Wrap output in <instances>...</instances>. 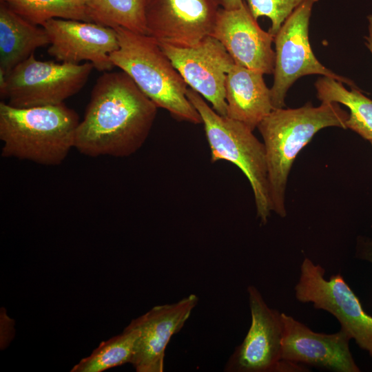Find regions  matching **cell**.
Returning a JSON list of instances; mask_svg holds the SVG:
<instances>
[{"label":"cell","instance_id":"6da1fadb","mask_svg":"<svg viewBox=\"0 0 372 372\" xmlns=\"http://www.w3.org/2000/svg\"><path fill=\"white\" fill-rule=\"evenodd\" d=\"M157 108L125 72H105L92 88L74 147L94 157L130 156L145 142Z\"/></svg>","mask_w":372,"mask_h":372},{"label":"cell","instance_id":"7a4b0ae2","mask_svg":"<svg viewBox=\"0 0 372 372\" xmlns=\"http://www.w3.org/2000/svg\"><path fill=\"white\" fill-rule=\"evenodd\" d=\"M349 116L338 103L322 102L318 107L307 103L298 108L273 109L258 124L266 151L272 211L282 218L287 216V183L298 153L320 130L347 129Z\"/></svg>","mask_w":372,"mask_h":372},{"label":"cell","instance_id":"3957f363","mask_svg":"<svg viewBox=\"0 0 372 372\" xmlns=\"http://www.w3.org/2000/svg\"><path fill=\"white\" fill-rule=\"evenodd\" d=\"M77 114L63 103L19 108L0 103L1 155L57 165L74 147Z\"/></svg>","mask_w":372,"mask_h":372},{"label":"cell","instance_id":"277c9868","mask_svg":"<svg viewBox=\"0 0 372 372\" xmlns=\"http://www.w3.org/2000/svg\"><path fill=\"white\" fill-rule=\"evenodd\" d=\"M119 48L110 54L114 65L125 72L158 107L176 118L194 124L201 118L187 96V85L152 37L118 27Z\"/></svg>","mask_w":372,"mask_h":372},{"label":"cell","instance_id":"5b68a950","mask_svg":"<svg viewBox=\"0 0 372 372\" xmlns=\"http://www.w3.org/2000/svg\"><path fill=\"white\" fill-rule=\"evenodd\" d=\"M187 96L200 116L211 161H227L244 173L254 192L257 217L266 224L272 211L264 143L242 123L218 114L196 91L188 88Z\"/></svg>","mask_w":372,"mask_h":372},{"label":"cell","instance_id":"8992f818","mask_svg":"<svg viewBox=\"0 0 372 372\" xmlns=\"http://www.w3.org/2000/svg\"><path fill=\"white\" fill-rule=\"evenodd\" d=\"M93 68L89 62L39 61L33 53L6 76L0 96L19 108L60 104L83 87Z\"/></svg>","mask_w":372,"mask_h":372},{"label":"cell","instance_id":"52a82bcc","mask_svg":"<svg viewBox=\"0 0 372 372\" xmlns=\"http://www.w3.org/2000/svg\"><path fill=\"white\" fill-rule=\"evenodd\" d=\"M318 0H305L285 21L274 36L273 83L270 88L274 109L283 108L287 93L299 78L311 74L328 76L349 85L353 82L324 66L314 55L309 26L313 6Z\"/></svg>","mask_w":372,"mask_h":372},{"label":"cell","instance_id":"ba28073f","mask_svg":"<svg viewBox=\"0 0 372 372\" xmlns=\"http://www.w3.org/2000/svg\"><path fill=\"white\" fill-rule=\"evenodd\" d=\"M324 273L322 266L304 258L295 287L297 300L312 303L315 309L335 316L341 329L372 357V316L364 311L340 273L333 275L329 280L324 278Z\"/></svg>","mask_w":372,"mask_h":372},{"label":"cell","instance_id":"9c48e42d","mask_svg":"<svg viewBox=\"0 0 372 372\" xmlns=\"http://www.w3.org/2000/svg\"><path fill=\"white\" fill-rule=\"evenodd\" d=\"M247 292L251 318L250 327L242 342L229 358L224 371H307L304 366L282 360V313L270 308L254 286H249Z\"/></svg>","mask_w":372,"mask_h":372},{"label":"cell","instance_id":"30bf717a","mask_svg":"<svg viewBox=\"0 0 372 372\" xmlns=\"http://www.w3.org/2000/svg\"><path fill=\"white\" fill-rule=\"evenodd\" d=\"M159 45L187 85L227 116L225 81L235 63L223 44L209 35L189 48Z\"/></svg>","mask_w":372,"mask_h":372},{"label":"cell","instance_id":"8fae6325","mask_svg":"<svg viewBox=\"0 0 372 372\" xmlns=\"http://www.w3.org/2000/svg\"><path fill=\"white\" fill-rule=\"evenodd\" d=\"M216 0H148L147 35L178 48L196 45L211 35L219 12Z\"/></svg>","mask_w":372,"mask_h":372},{"label":"cell","instance_id":"7c38bea8","mask_svg":"<svg viewBox=\"0 0 372 372\" xmlns=\"http://www.w3.org/2000/svg\"><path fill=\"white\" fill-rule=\"evenodd\" d=\"M50 41L48 53L58 61L79 64L90 61L99 71L115 65L110 54L119 48L114 28L94 22L52 19L43 25Z\"/></svg>","mask_w":372,"mask_h":372},{"label":"cell","instance_id":"4fadbf2b","mask_svg":"<svg viewBox=\"0 0 372 372\" xmlns=\"http://www.w3.org/2000/svg\"><path fill=\"white\" fill-rule=\"evenodd\" d=\"M282 360L335 372H359L349 350L350 335L343 329L327 334L312 331L282 313Z\"/></svg>","mask_w":372,"mask_h":372},{"label":"cell","instance_id":"5bb4252c","mask_svg":"<svg viewBox=\"0 0 372 372\" xmlns=\"http://www.w3.org/2000/svg\"><path fill=\"white\" fill-rule=\"evenodd\" d=\"M211 37L219 41L235 64L271 74L274 70V37L263 30L246 3L239 8H220Z\"/></svg>","mask_w":372,"mask_h":372},{"label":"cell","instance_id":"9a60e30c","mask_svg":"<svg viewBox=\"0 0 372 372\" xmlns=\"http://www.w3.org/2000/svg\"><path fill=\"white\" fill-rule=\"evenodd\" d=\"M198 302L189 294L178 302L157 305L134 319L139 329L131 364L137 372H163L166 347L179 332Z\"/></svg>","mask_w":372,"mask_h":372},{"label":"cell","instance_id":"2e32d148","mask_svg":"<svg viewBox=\"0 0 372 372\" xmlns=\"http://www.w3.org/2000/svg\"><path fill=\"white\" fill-rule=\"evenodd\" d=\"M263 75L260 71L234 64L225 81L227 116L252 131L274 109Z\"/></svg>","mask_w":372,"mask_h":372},{"label":"cell","instance_id":"e0dca14e","mask_svg":"<svg viewBox=\"0 0 372 372\" xmlns=\"http://www.w3.org/2000/svg\"><path fill=\"white\" fill-rule=\"evenodd\" d=\"M50 43L43 27H39L0 1V71L6 76L34 50Z\"/></svg>","mask_w":372,"mask_h":372},{"label":"cell","instance_id":"ac0fdd59","mask_svg":"<svg viewBox=\"0 0 372 372\" xmlns=\"http://www.w3.org/2000/svg\"><path fill=\"white\" fill-rule=\"evenodd\" d=\"M317 98L322 102H334L347 106L350 114L346 121L351 129L362 138L372 141V100L364 95L356 86L347 90L343 83L324 76L315 83Z\"/></svg>","mask_w":372,"mask_h":372},{"label":"cell","instance_id":"d6986e66","mask_svg":"<svg viewBox=\"0 0 372 372\" xmlns=\"http://www.w3.org/2000/svg\"><path fill=\"white\" fill-rule=\"evenodd\" d=\"M138 335L139 329L132 320L121 334L101 342L90 355L83 358L70 371L101 372L131 364Z\"/></svg>","mask_w":372,"mask_h":372},{"label":"cell","instance_id":"ffe728a7","mask_svg":"<svg viewBox=\"0 0 372 372\" xmlns=\"http://www.w3.org/2000/svg\"><path fill=\"white\" fill-rule=\"evenodd\" d=\"M148 0H85L94 23L147 34L145 7Z\"/></svg>","mask_w":372,"mask_h":372},{"label":"cell","instance_id":"44dd1931","mask_svg":"<svg viewBox=\"0 0 372 372\" xmlns=\"http://www.w3.org/2000/svg\"><path fill=\"white\" fill-rule=\"evenodd\" d=\"M12 11L41 26L55 18L93 22L85 0H0Z\"/></svg>","mask_w":372,"mask_h":372},{"label":"cell","instance_id":"7402d4cb","mask_svg":"<svg viewBox=\"0 0 372 372\" xmlns=\"http://www.w3.org/2000/svg\"><path fill=\"white\" fill-rule=\"evenodd\" d=\"M305 0H246L253 17H268L271 21L269 32L274 37L285 21Z\"/></svg>","mask_w":372,"mask_h":372},{"label":"cell","instance_id":"603a6c76","mask_svg":"<svg viewBox=\"0 0 372 372\" xmlns=\"http://www.w3.org/2000/svg\"><path fill=\"white\" fill-rule=\"evenodd\" d=\"M220 6L225 10H234L240 8L244 2L242 0H216Z\"/></svg>","mask_w":372,"mask_h":372},{"label":"cell","instance_id":"cb8c5ba5","mask_svg":"<svg viewBox=\"0 0 372 372\" xmlns=\"http://www.w3.org/2000/svg\"><path fill=\"white\" fill-rule=\"evenodd\" d=\"M368 35L365 37V44L372 54V14L368 15Z\"/></svg>","mask_w":372,"mask_h":372},{"label":"cell","instance_id":"d4e9b609","mask_svg":"<svg viewBox=\"0 0 372 372\" xmlns=\"http://www.w3.org/2000/svg\"><path fill=\"white\" fill-rule=\"evenodd\" d=\"M362 259L367 260L372 262V247L365 249L362 254L361 256Z\"/></svg>","mask_w":372,"mask_h":372},{"label":"cell","instance_id":"484cf974","mask_svg":"<svg viewBox=\"0 0 372 372\" xmlns=\"http://www.w3.org/2000/svg\"><path fill=\"white\" fill-rule=\"evenodd\" d=\"M370 142H371V145H372V141H370Z\"/></svg>","mask_w":372,"mask_h":372}]
</instances>
